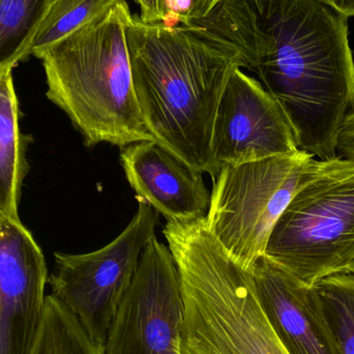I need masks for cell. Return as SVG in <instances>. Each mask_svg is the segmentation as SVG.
I'll use <instances>...</instances> for the list:
<instances>
[{"instance_id":"6da1fadb","label":"cell","mask_w":354,"mask_h":354,"mask_svg":"<svg viewBox=\"0 0 354 354\" xmlns=\"http://www.w3.org/2000/svg\"><path fill=\"white\" fill-rule=\"evenodd\" d=\"M257 75L288 118L299 151L337 157L354 111L348 18L322 0H221L183 23Z\"/></svg>"},{"instance_id":"7a4b0ae2","label":"cell","mask_w":354,"mask_h":354,"mask_svg":"<svg viewBox=\"0 0 354 354\" xmlns=\"http://www.w3.org/2000/svg\"><path fill=\"white\" fill-rule=\"evenodd\" d=\"M133 84L153 141L196 171L218 174L212 153L218 102L236 59L187 26L147 23L127 27Z\"/></svg>"},{"instance_id":"3957f363","label":"cell","mask_w":354,"mask_h":354,"mask_svg":"<svg viewBox=\"0 0 354 354\" xmlns=\"http://www.w3.org/2000/svg\"><path fill=\"white\" fill-rule=\"evenodd\" d=\"M126 0L91 19L39 57L48 99L62 110L91 147L124 149L153 140L141 116L133 84Z\"/></svg>"},{"instance_id":"277c9868","label":"cell","mask_w":354,"mask_h":354,"mask_svg":"<svg viewBox=\"0 0 354 354\" xmlns=\"http://www.w3.org/2000/svg\"><path fill=\"white\" fill-rule=\"evenodd\" d=\"M163 234L183 293L180 354H288L262 309L251 272L228 255L205 218L167 222Z\"/></svg>"},{"instance_id":"5b68a950","label":"cell","mask_w":354,"mask_h":354,"mask_svg":"<svg viewBox=\"0 0 354 354\" xmlns=\"http://www.w3.org/2000/svg\"><path fill=\"white\" fill-rule=\"evenodd\" d=\"M264 255L313 286L354 260V164L320 161L274 225Z\"/></svg>"},{"instance_id":"8992f818","label":"cell","mask_w":354,"mask_h":354,"mask_svg":"<svg viewBox=\"0 0 354 354\" xmlns=\"http://www.w3.org/2000/svg\"><path fill=\"white\" fill-rule=\"evenodd\" d=\"M319 162L297 151L225 165L214 177L206 225L245 270L264 255L274 225L293 196L315 174Z\"/></svg>"},{"instance_id":"52a82bcc","label":"cell","mask_w":354,"mask_h":354,"mask_svg":"<svg viewBox=\"0 0 354 354\" xmlns=\"http://www.w3.org/2000/svg\"><path fill=\"white\" fill-rule=\"evenodd\" d=\"M159 214L139 200L124 231L102 249L86 254L56 253L48 283L95 342L105 344L108 330L136 272L141 254L156 236Z\"/></svg>"},{"instance_id":"ba28073f","label":"cell","mask_w":354,"mask_h":354,"mask_svg":"<svg viewBox=\"0 0 354 354\" xmlns=\"http://www.w3.org/2000/svg\"><path fill=\"white\" fill-rule=\"evenodd\" d=\"M183 299L176 261L153 237L108 330L104 354H180Z\"/></svg>"},{"instance_id":"9c48e42d","label":"cell","mask_w":354,"mask_h":354,"mask_svg":"<svg viewBox=\"0 0 354 354\" xmlns=\"http://www.w3.org/2000/svg\"><path fill=\"white\" fill-rule=\"evenodd\" d=\"M299 151L284 110L263 85L235 68L218 102L212 130L216 171Z\"/></svg>"},{"instance_id":"30bf717a","label":"cell","mask_w":354,"mask_h":354,"mask_svg":"<svg viewBox=\"0 0 354 354\" xmlns=\"http://www.w3.org/2000/svg\"><path fill=\"white\" fill-rule=\"evenodd\" d=\"M48 270L20 220L0 218V354H35L45 317Z\"/></svg>"},{"instance_id":"8fae6325","label":"cell","mask_w":354,"mask_h":354,"mask_svg":"<svg viewBox=\"0 0 354 354\" xmlns=\"http://www.w3.org/2000/svg\"><path fill=\"white\" fill-rule=\"evenodd\" d=\"M249 270L262 309L288 354H340L313 286L266 255Z\"/></svg>"},{"instance_id":"7c38bea8","label":"cell","mask_w":354,"mask_h":354,"mask_svg":"<svg viewBox=\"0 0 354 354\" xmlns=\"http://www.w3.org/2000/svg\"><path fill=\"white\" fill-rule=\"evenodd\" d=\"M120 163L138 200L151 205L167 222L205 218L210 193L203 174L192 169L156 141L124 147Z\"/></svg>"},{"instance_id":"4fadbf2b","label":"cell","mask_w":354,"mask_h":354,"mask_svg":"<svg viewBox=\"0 0 354 354\" xmlns=\"http://www.w3.org/2000/svg\"><path fill=\"white\" fill-rule=\"evenodd\" d=\"M12 68H0V218L19 220V198L26 162L19 130Z\"/></svg>"},{"instance_id":"5bb4252c","label":"cell","mask_w":354,"mask_h":354,"mask_svg":"<svg viewBox=\"0 0 354 354\" xmlns=\"http://www.w3.org/2000/svg\"><path fill=\"white\" fill-rule=\"evenodd\" d=\"M51 0H0V68L30 55L33 39Z\"/></svg>"},{"instance_id":"9a60e30c","label":"cell","mask_w":354,"mask_h":354,"mask_svg":"<svg viewBox=\"0 0 354 354\" xmlns=\"http://www.w3.org/2000/svg\"><path fill=\"white\" fill-rule=\"evenodd\" d=\"M35 354H104L73 312L53 295L46 297L45 317Z\"/></svg>"},{"instance_id":"2e32d148","label":"cell","mask_w":354,"mask_h":354,"mask_svg":"<svg viewBox=\"0 0 354 354\" xmlns=\"http://www.w3.org/2000/svg\"><path fill=\"white\" fill-rule=\"evenodd\" d=\"M120 0H51L31 46L39 59L52 46L74 32Z\"/></svg>"},{"instance_id":"e0dca14e","label":"cell","mask_w":354,"mask_h":354,"mask_svg":"<svg viewBox=\"0 0 354 354\" xmlns=\"http://www.w3.org/2000/svg\"><path fill=\"white\" fill-rule=\"evenodd\" d=\"M340 354H354V274H332L313 285Z\"/></svg>"},{"instance_id":"ac0fdd59","label":"cell","mask_w":354,"mask_h":354,"mask_svg":"<svg viewBox=\"0 0 354 354\" xmlns=\"http://www.w3.org/2000/svg\"><path fill=\"white\" fill-rule=\"evenodd\" d=\"M221 0H171V16L176 22H187L205 17Z\"/></svg>"},{"instance_id":"d6986e66","label":"cell","mask_w":354,"mask_h":354,"mask_svg":"<svg viewBox=\"0 0 354 354\" xmlns=\"http://www.w3.org/2000/svg\"><path fill=\"white\" fill-rule=\"evenodd\" d=\"M140 6V18L147 23H167L171 16V0H134Z\"/></svg>"},{"instance_id":"ffe728a7","label":"cell","mask_w":354,"mask_h":354,"mask_svg":"<svg viewBox=\"0 0 354 354\" xmlns=\"http://www.w3.org/2000/svg\"><path fill=\"white\" fill-rule=\"evenodd\" d=\"M337 156L354 164V111L347 116L341 129Z\"/></svg>"},{"instance_id":"44dd1931","label":"cell","mask_w":354,"mask_h":354,"mask_svg":"<svg viewBox=\"0 0 354 354\" xmlns=\"http://www.w3.org/2000/svg\"><path fill=\"white\" fill-rule=\"evenodd\" d=\"M347 18L354 17V0H322Z\"/></svg>"},{"instance_id":"7402d4cb","label":"cell","mask_w":354,"mask_h":354,"mask_svg":"<svg viewBox=\"0 0 354 354\" xmlns=\"http://www.w3.org/2000/svg\"><path fill=\"white\" fill-rule=\"evenodd\" d=\"M351 272V274H354V260H353V263H351V268H349V272Z\"/></svg>"}]
</instances>
